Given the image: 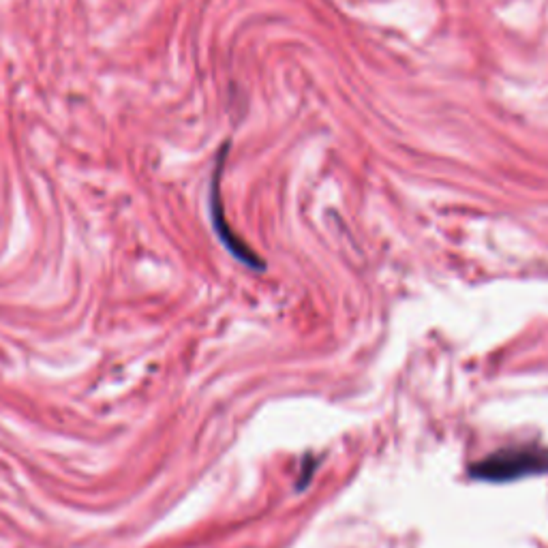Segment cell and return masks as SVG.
I'll return each mask as SVG.
<instances>
[{"label": "cell", "mask_w": 548, "mask_h": 548, "mask_svg": "<svg viewBox=\"0 0 548 548\" xmlns=\"http://www.w3.org/2000/svg\"><path fill=\"white\" fill-rule=\"evenodd\" d=\"M225 155H227V144L221 148L219 152V161H217V167H215V174H212V187H210V208H212V221H215V227L219 236L223 238V242L227 247H230V251H234L242 262L249 264L251 268H260L262 262L257 260V257H253V253L242 245L240 240L234 238V234L227 230L225 225V219H223V208H221V200H219V178H221V170H223V163H225Z\"/></svg>", "instance_id": "obj_2"}, {"label": "cell", "mask_w": 548, "mask_h": 548, "mask_svg": "<svg viewBox=\"0 0 548 548\" xmlns=\"http://www.w3.org/2000/svg\"><path fill=\"white\" fill-rule=\"evenodd\" d=\"M469 474L478 480L510 482L531 474H548V450L540 448H508L491 454L476 465Z\"/></svg>", "instance_id": "obj_1"}]
</instances>
